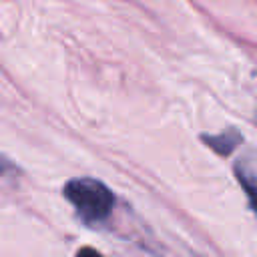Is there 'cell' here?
<instances>
[{
	"mask_svg": "<svg viewBox=\"0 0 257 257\" xmlns=\"http://www.w3.org/2000/svg\"><path fill=\"white\" fill-rule=\"evenodd\" d=\"M76 257H104V255H100V253H98L96 249H92V247H82V249H78Z\"/></svg>",
	"mask_w": 257,
	"mask_h": 257,
	"instance_id": "cell-5",
	"label": "cell"
},
{
	"mask_svg": "<svg viewBox=\"0 0 257 257\" xmlns=\"http://www.w3.org/2000/svg\"><path fill=\"white\" fill-rule=\"evenodd\" d=\"M235 175H237L239 185L247 193V199H249L251 209L257 213V175L253 173V169L245 161H241V163L235 165Z\"/></svg>",
	"mask_w": 257,
	"mask_h": 257,
	"instance_id": "cell-3",
	"label": "cell"
},
{
	"mask_svg": "<svg viewBox=\"0 0 257 257\" xmlns=\"http://www.w3.org/2000/svg\"><path fill=\"white\" fill-rule=\"evenodd\" d=\"M14 171H16V167H14L6 157L0 155V175H12Z\"/></svg>",
	"mask_w": 257,
	"mask_h": 257,
	"instance_id": "cell-4",
	"label": "cell"
},
{
	"mask_svg": "<svg viewBox=\"0 0 257 257\" xmlns=\"http://www.w3.org/2000/svg\"><path fill=\"white\" fill-rule=\"evenodd\" d=\"M255 122H257V112H255Z\"/></svg>",
	"mask_w": 257,
	"mask_h": 257,
	"instance_id": "cell-6",
	"label": "cell"
},
{
	"mask_svg": "<svg viewBox=\"0 0 257 257\" xmlns=\"http://www.w3.org/2000/svg\"><path fill=\"white\" fill-rule=\"evenodd\" d=\"M203 141H205L207 147H211L215 153L227 157V155L241 143V135H239V131L229 128V131H225V133H221V135H203Z\"/></svg>",
	"mask_w": 257,
	"mask_h": 257,
	"instance_id": "cell-2",
	"label": "cell"
},
{
	"mask_svg": "<svg viewBox=\"0 0 257 257\" xmlns=\"http://www.w3.org/2000/svg\"><path fill=\"white\" fill-rule=\"evenodd\" d=\"M64 197L88 223L104 221L114 207V195L110 193V189L90 177H78L68 181L64 185Z\"/></svg>",
	"mask_w": 257,
	"mask_h": 257,
	"instance_id": "cell-1",
	"label": "cell"
}]
</instances>
